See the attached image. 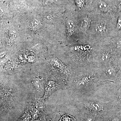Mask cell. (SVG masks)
Masks as SVG:
<instances>
[{
    "mask_svg": "<svg viewBox=\"0 0 121 121\" xmlns=\"http://www.w3.org/2000/svg\"><path fill=\"white\" fill-rule=\"evenodd\" d=\"M96 66L72 76L67 82V86L71 89L78 99L90 96L96 89L104 84Z\"/></svg>",
    "mask_w": 121,
    "mask_h": 121,
    "instance_id": "6da1fadb",
    "label": "cell"
},
{
    "mask_svg": "<svg viewBox=\"0 0 121 121\" xmlns=\"http://www.w3.org/2000/svg\"><path fill=\"white\" fill-rule=\"evenodd\" d=\"M78 99L76 105L82 114L105 115L113 107L111 102L105 101L94 94Z\"/></svg>",
    "mask_w": 121,
    "mask_h": 121,
    "instance_id": "7a4b0ae2",
    "label": "cell"
},
{
    "mask_svg": "<svg viewBox=\"0 0 121 121\" xmlns=\"http://www.w3.org/2000/svg\"><path fill=\"white\" fill-rule=\"evenodd\" d=\"M117 81L106 82L97 88L94 94L107 101L113 107L121 105V84Z\"/></svg>",
    "mask_w": 121,
    "mask_h": 121,
    "instance_id": "3957f363",
    "label": "cell"
},
{
    "mask_svg": "<svg viewBox=\"0 0 121 121\" xmlns=\"http://www.w3.org/2000/svg\"><path fill=\"white\" fill-rule=\"evenodd\" d=\"M98 68L100 76L104 82H113L117 80L120 69L116 61Z\"/></svg>",
    "mask_w": 121,
    "mask_h": 121,
    "instance_id": "277c9868",
    "label": "cell"
},
{
    "mask_svg": "<svg viewBox=\"0 0 121 121\" xmlns=\"http://www.w3.org/2000/svg\"><path fill=\"white\" fill-rule=\"evenodd\" d=\"M115 61V54L110 49L98 50L94 59L95 64L98 68Z\"/></svg>",
    "mask_w": 121,
    "mask_h": 121,
    "instance_id": "5b68a950",
    "label": "cell"
},
{
    "mask_svg": "<svg viewBox=\"0 0 121 121\" xmlns=\"http://www.w3.org/2000/svg\"><path fill=\"white\" fill-rule=\"evenodd\" d=\"M64 82H58L54 80H48L46 82L44 89V95L43 99L47 98L52 93L58 89L65 87L63 83Z\"/></svg>",
    "mask_w": 121,
    "mask_h": 121,
    "instance_id": "8992f818",
    "label": "cell"
},
{
    "mask_svg": "<svg viewBox=\"0 0 121 121\" xmlns=\"http://www.w3.org/2000/svg\"><path fill=\"white\" fill-rule=\"evenodd\" d=\"M95 33L98 35H104L108 32V25L103 20H99L95 24Z\"/></svg>",
    "mask_w": 121,
    "mask_h": 121,
    "instance_id": "52a82bcc",
    "label": "cell"
},
{
    "mask_svg": "<svg viewBox=\"0 0 121 121\" xmlns=\"http://www.w3.org/2000/svg\"><path fill=\"white\" fill-rule=\"evenodd\" d=\"M104 115L82 114L81 121H104Z\"/></svg>",
    "mask_w": 121,
    "mask_h": 121,
    "instance_id": "ba28073f",
    "label": "cell"
},
{
    "mask_svg": "<svg viewBox=\"0 0 121 121\" xmlns=\"http://www.w3.org/2000/svg\"><path fill=\"white\" fill-rule=\"evenodd\" d=\"M91 24V18L87 16L82 17L80 23V27L82 31H87L90 29Z\"/></svg>",
    "mask_w": 121,
    "mask_h": 121,
    "instance_id": "9c48e42d",
    "label": "cell"
},
{
    "mask_svg": "<svg viewBox=\"0 0 121 121\" xmlns=\"http://www.w3.org/2000/svg\"><path fill=\"white\" fill-rule=\"evenodd\" d=\"M67 28L68 35H72L75 31L76 26L74 22L72 20H68L67 22Z\"/></svg>",
    "mask_w": 121,
    "mask_h": 121,
    "instance_id": "30bf717a",
    "label": "cell"
},
{
    "mask_svg": "<svg viewBox=\"0 0 121 121\" xmlns=\"http://www.w3.org/2000/svg\"><path fill=\"white\" fill-rule=\"evenodd\" d=\"M98 8L99 10L104 13H107L110 10L108 5L102 0H99Z\"/></svg>",
    "mask_w": 121,
    "mask_h": 121,
    "instance_id": "8fae6325",
    "label": "cell"
},
{
    "mask_svg": "<svg viewBox=\"0 0 121 121\" xmlns=\"http://www.w3.org/2000/svg\"><path fill=\"white\" fill-rule=\"evenodd\" d=\"M44 99L43 98L38 99L36 102V107L37 109L41 111L43 110L44 108V104L43 101Z\"/></svg>",
    "mask_w": 121,
    "mask_h": 121,
    "instance_id": "7c38bea8",
    "label": "cell"
},
{
    "mask_svg": "<svg viewBox=\"0 0 121 121\" xmlns=\"http://www.w3.org/2000/svg\"><path fill=\"white\" fill-rule=\"evenodd\" d=\"M33 85L35 86V88L37 90V91H42L43 87L41 85V82L40 80L37 79H34L33 81Z\"/></svg>",
    "mask_w": 121,
    "mask_h": 121,
    "instance_id": "4fadbf2b",
    "label": "cell"
},
{
    "mask_svg": "<svg viewBox=\"0 0 121 121\" xmlns=\"http://www.w3.org/2000/svg\"><path fill=\"white\" fill-rule=\"evenodd\" d=\"M59 121H76V120L73 117L66 114L63 115Z\"/></svg>",
    "mask_w": 121,
    "mask_h": 121,
    "instance_id": "5bb4252c",
    "label": "cell"
},
{
    "mask_svg": "<svg viewBox=\"0 0 121 121\" xmlns=\"http://www.w3.org/2000/svg\"><path fill=\"white\" fill-rule=\"evenodd\" d=\"M75 1L79 8L82 9L84 8L86 4V0H75Z\"/></svg>",
    "mask_w": 121,
    "mask_h": 121,
    "instance_id": "9a60e30c",
    "label": "cell"
},
{
    "mask_svg": "<svg viewBox=\"0 0 121 121\" xmlns=\"http://www.w3.org/2000/svg\"><path fill=\"white\" fill-rule=\"evenodd\" d=\"M117 29L118 30L121 29V16L118 18L116 24Z\"/></svg>",
    "mask_w": 121,
    "mask_h": 121,
    "instance_id": "2e32d148",
    "label": "cell"
},
{
    "mask_svg": "<svg viewBox=\"0 0 121 121\" xmlns=\"http://www.w3.org/2000/svg\"><path fill=\"white\" fill-rule=\"evenodd\" d=\"M116 45V48L118 50H121V39L118 40L117 41Z\"/></svg>",
    "mask_w": 121,
    "mask_h": 121,
    "instance_id": "e0dca14e",
    "label": "cell"
},
{
    "mask_svg": "<svg viewBox=\"0 0 121 121\" xmlns=\"http://www.w3.org/2000/svg\"><path fill=\"white\" fill-rule=\"evenodd\" d=\"M31 117L29 114H26L23 117V121H29L30 120Z\"/></svg>",
    "mask_w": 121,
    "mask_h": 121,
    "instance_id": "ac0fdd59",
    "label": "cell"
},
{
    "mask_svg": "<svg viewBox=\"0 0 121 121\" xmlns=\"http://www.w3.org/2000/svg\"><path fill=\"white\" fill-rule=\"evenodd\" d=\"M118 10L119 11H121V2H119L118 5Z\"/></svg>",
    "mask_w": 121,
    "mask_h": 121,
    "instance_id": "d6986e66",
    "label": "cell"
},
{
    "mask_svg": "<svg viewBox=\"0 0 121 121\" xmlns=\"http://www.w3.org/2000/svg\"><path fill=\"white\" fill-rule=\"evenodd\" d=\"M36 121V120H34V121Z\"/></svg>",
    "mask_w": 121,
    "mask_h": 121,
    "instance_id": "ffe728a7",
    "label": "cell"
}]
</instances>
